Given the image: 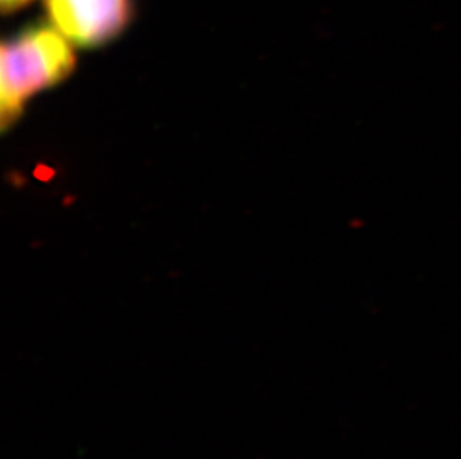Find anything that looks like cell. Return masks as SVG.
Here are the masks:
<instances>
[{
	"mask_svg": "<svg viewBox=\"0 0 461 459\" xmlns=\"http://www.w3.org/2000/svg\"><path fill=\"white\" fill-rule=\"evenodd\" d=\"M77 65L69 40L52 24H32L0 48V126L6 131L22 118L27 102L65 81Z\"/></svg>",
	"mask_w": 461,
	"mask_h": 459,
	"instance_id": "cell-1",
	"label": "cell"
},
{
	"mask_svg": "<svg viewBox=\"0 0 461 459\" xmlns=\"http://www.w3.org/2000/svg\"><path fill=\"white\" fill-rule=\"evenodd\" d=\"M0 2H2V11L5 15H8V14L17 13L33 0H0Z\"/></svg>",
	"mask_w": 461,
	"mask_h": 459,
	"instance_id": "cell-3",
	"label": "cell"
},
{
	"mask_svg": "<svg viewBox=\"0 0 461 459\" xmlns=\"http://www.w3.org/2000/svg\"><path fill=\"white\" fill-rule=\"evenodd\" d=\"M50 24L81 48L109 44L126 31L135 0H45Z\"/></svg>",
	"mask_w": 461,
	"mask_h": 459,
	"instance_id": "cell-2",
	"label": "cell"
}]
</instances>
